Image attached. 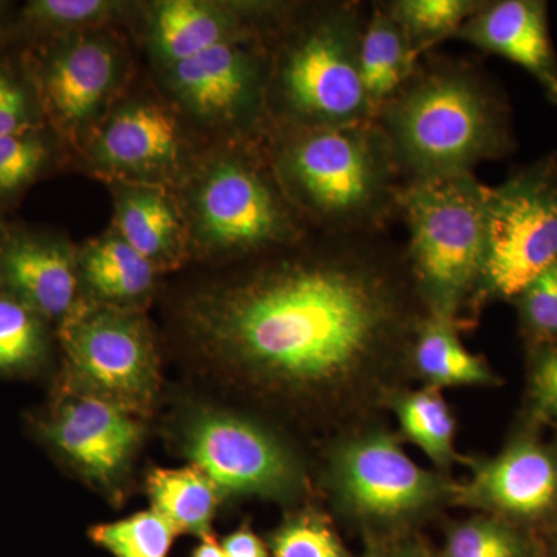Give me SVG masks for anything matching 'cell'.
Masks as SVG:
<instances>
[{"mask_svg":"<svg viewBox=\"0 0 557 557\" xmlns=\"http://www.w3.org/2000/svg\"><path fill=\"white\" fill-rule=\"evenodd\" d=\"M194 306L193 329L251 386L313 410L333 438L380 420L408 387L426 317L405 247L379 236L309 234L248 260Z\"/></svg>","mask_w":557,"mask_h":557,"instance_id":"cell-1","label":"cell"},{"mask_svg":"<svg viewBox=\"0 0 557 557\" xmlns=\"http://www.w3.org/2000/svg\"><path fill=\"white\" fill-rule=\"evenodd\" d=\"M376 123L403 183L474 174L516 146L504 94L474 62L426 54Z\"/></svg>","mask_w":557,"mask_h":557,"instance_id":"cell-2","label":"cell"},{"mask_svg":"<svg viewBox=\"0 0 557 557\" xmlns=\"http://www.w3.org/2000/svg\"><path fill=\"white\" fill-rule=\"evenodd\" d=\"M265 150L278 186L310 231L379 236L398 218L403 178L376 121L270 131Z\"/></svg>","mask_w":557,"mask_h":557,"instance_id":"cell-3","label":"cell"},{"mask_svg":"<svg viewBox=\"0 0 557 557\" xmlns=\"http://www.w3.org/2000/svg\"><path fill=\"white\" fill-rule=\"evenodd\" d=\"M368 13L355 0L293 3L269 40L270 131L375 121L359 73Z\"/></svg>","mask_w":557,"mask_h":557,"instance_id":"cell-4","label":"cell"},{"mask_svg":"<svg viewBox=\"0 0 557 557\" xmlns=\"http://www.w3.org/2000/svg\"><path fill=\"white\" fill-rule=\"evenodd\" d=\"M485 185L474 174L403 183L406 262L431 317L469 329L479 318L485 265Z\"/></svg>","mask_w":557,"mask_h":557,"instance_id":"cell-5","label":"cell"},{"mask_svg":"<svg viewBox=\"0 0 557 557\" xmlns=\"http://www.w3.org/2000/svg\"><path fill=\"white\" fill-rule=\"evenodd\" d=\"M183 208L190 249L215 259H258L311 233L278 186L265 141H228L190 175Z\"/></svg>","mask_w":557,"mask_h":557,"instance_id":"cell-6","label":"cell"},{"mask_svg":"<svg viewBox=\"0 0 557 557\" xmlns=\"http://www.w3.org/2000/svg\"><path fill=\"white\" fill-rule=\"evenodd\" d=\"M324 483L341 518L391 542L456 504L457 482L449 472L416 463L401 435L381 420L330 442Z\"/></svg>","mask_w":557,"mask_h":557,"instance_id":"cell-7","label":"cell"},{"mask_svg":"<svg viewBox=\"0 0 557 557\" xmlns=\"http://www.w3.org/2000/svg\"><path fill=\"white\" fill-rule=\"evenodd\" d=\"M486 249L480 310L512 302L542 271L557 262V153L512 171L486 186Z\"/></svg>","mask_w":557,"mask_h":557,"instance_id":"cell-8","label":"cell"},{"mask_svg":"<svg viewBox=\"0 0 557 557\" xmlns=\"http://www.w3.org/2000/svg\"><path fill=\"white\" fill-rule=\"evenodd\" d=\"M70 391L109 399L129 412L148 409L159 359L148 322L134 307L83 304L60 324Z\"/></svg>","mask_w":557,"mask_h":557,"instance_id":"cell-9","label":"cell"},{"mask_svg":"<svg viewBox=\"0 0 557 557\" xmlns=\"http://www.w3.org/2000/svg\"><path fill=\"white\" fill-rule=\"evenodd\" d=\"M21 50L47 127L61 146L83 150L123 86L120 44L98 28Z\"/></svg>","mask_w":557,"mask_h":557,"instance_id":"cell-10","label":"cell"},{"mask_svg":"<svg viewBox=\"0 0 557 557\" xmlns=\"http://www.w3.org/2000/svg\"><path fill=\"white\" fill-rule=\"evenodd\" d=\"M185 453L222 497L292 502L307 490V472L298 454L251 418L201 413L186 431Z\"/></svg>","mask_w":557,"mask_h":557,"instance_id":"cell-11","label":"cell"},{"mask_svg":"<svg viewBox=\"0 0 557 557\" xmlns=\"http://www.w3.org/2000/svg\"><path fill=\"white\" fill-rule=\"evenodd\" d=\"M269 40H234L164 67L171 94L194 119L225 132L228 141H265Z\"/></svg>","mask_w":557,"mask_h":557,"instance_id":"cell-12","label":"cell"},{"mask_svg":"<svg viewBox=\"0 0 557 557\" xmlns=\"http://www.w3.org/2000/svg\"><path fill=\"white\" fill-rule=\"evenodd\" d=\"M468 479L457 482L456 507L494 516L536 534L557 527V443L523 421L493 457L463 458Z\"/></svg>","mask_w":557,"mask_h":557,"instance_id":"cell-13","label":"cell"},{"mask_svg":"<svg viewBox=\"0 0 557 557\" xmlns=\"http://www.w3.org/2000/svg\"><path fill=\"white\" fill-rule=\"evenodd\" d=\"M84 148L91 168L112 183L166 186L185 168V132L172 109L157 101L112 110Z\"/></svg>","mask_w":557,"mask_h":557,"instance_id":"cell-14","label":"cell"},{"mask_svg":"<svg viewBox=\"0 0 557 557\" xmlns=\"http://www.w3.org/2000/svg\"><path fill=\"white\" fill-rule=\"evenodd\" d=\"M32 429L51 453L104 485L123 474L141 438L129 410L72 391L36 417Z\"/></svg>","mask_w":557,"mask_h":557,"instance_id":"cell-15","label":"cell"},{"mask_svg":"<svg viewBox=\"0 0 557 557\" xmlns=\"http://www.w3.org/2000/svg\"><path fill=\"white\" fill-rule=\"evenodd\" d=\"M293 3L161 0L150 5L148 44L163 67L234 40L270 39Z\"/></svg>","mask_w":557,"mask_h":557,"instance_id":"cell-16","label":"cell"},{"mask_svg":"<svg viewBox=\"0 0 557 557\" xmlns=\"http://www.w3.org/2000/svg\"><path fill=\"white\" fill-rule=\"evenodd\" d=\"M78 256L61 237L7 230L0 242V293L61 324L79 302Z\"/></svg>","mask_w":557,"mask_h":557,"instance_id":"cell-17","label":"cell"},{"mask_svg":"<svg viewBox=\"0 0 557 557\" xmlns=\"http://www.w3.org/2000/svg\"><path fill=\"white\" fill-rule=\"evenodd\" d=\"M454 39L519 65L557 106V53L544 0H483Z\"/></svg>","mask_w":557,"mask_h":557,"instance_id":"cell-18","label":"cell"},{"mask_svg":"<svg viewBox=\"0 0 557 557\" xmlns=\"http://www.w3.org/2000/svg\"><path fill=\"white\" fill-rule=\"evenodd\" d=\"M113 233L156 270L177 267L189 255L188 218L168 186L112 183Z\"/></svg>","mask_w":557,"mask_h":557,"instance_id":"cell-19","label":"cell"},{"mask_svg":"<svg viewBox=\"0 0 557 557\" xmlns=\"http://www.w3.org/2000/svg\"><path fill=\"white\" fill-rule=\"evenodd\" d=\"M460 333L454 322L426 314L410 347V379L437 391L500 386V376L485 358L465 347Z\"/></svg>","mask_w":557,"mask_h":557,"instance_id":"cell-20","label":"cell"},{"mask_svg":"<svg viewBox=\"0 0 557 557\" xmlns=\"http://www.w3.org/2000/svg\"><path fill=\"white\" fill-rule=\"evenodd\" d=\"M418 62L397 22L373 2L359 42V73L373 120L412 78Z\"/></svg>","mask_w":557,"mask_h":557,"instance_id":"cell-21","label":"cell"},{"mask_svg":"<svg viewBox=\"0 0 557 557\" xmlns=\"http://www.w3.org/2000/svg\"><path fill=\"white\" fill-rule=\"evenodd\" d=\"M76 256L79 278L97 302L129 307L126 304L143 298L153 287L156 267L113 231L90 240Z\"/></svg>","mask_w":557,"mask_h":557,"instance_id":"cell-22","label":"cell"},{"mask_svg":"<svg viewBox=\"0 0 557 557\" xmlns=\"http://www.w3.org/2000/svg\"><path fill=\"white\" fill-rule=\"evenodd\" d=\"M403 442L412 443L442 472L463 461L456 449L457 420L442 391L403 387L387 403Z\"/></svg>","mask_w":557,"mask_h":557,"instance_id":"cell-23","label":"cell"},{"mask_svg":"<svg viewBox=\"0 0 557 557\" xmlns=\"http://www.w3.org/2000/svg\"><path fill=\"white\" fill-rule=\"evenodd\" d=\"M153 511L168 520L177 533L209 536L222 496L218 487L196 467L153 469L148 478Z\"/></svg>","mask_w":557,"mask_h":557,"instance_id":"cell-24","label":"cell"},{"mask_svg":"<svg viewBox=\"0 0 557 557\" xmlns=\"http://www.w3.org/2000/svg\"><path fill=\"white\" fill-rule=\"evenodd\" d=\"M123 7L109 0H32L11 24L10 46L25 49L75 33L98 30Z\"/></svg>","mask_w":557,"mask_h":557,"instance_id":"cell-25","label":"cell"},{"mask_svg":"<svg viewBox=\"0 0 557 557\" xmlns=\"http://www.w3.org/2000/svg\"><path fill=\"white\" fill-rule=\"evenodd\" d=\"M421 60L456 33L483 5V0H387L381 2Z\"/></svg>","mask_w":557,"mask_h":557,"instance_id":"cell-26","label":"cell"},{"mask_svg":"<svg viewBox=\"0 0 557 557\" xmlns=\"http://www.w3.org/2000/svg\"><path fill=\"white\" fill-rule=\"evenodd\" d=\"M49 357V321L0 293V376L39 372Z\"/></svg>","mask_w":557,"mask_h":557,"instance_id":"cell-27","label":"cell"},{"mask_svg":"<svg viewBox=\"0 0 557 557\" xmlns=\"http://www.w3.org/2000/svg\"><path fill=\"white\" fill-rule=\"evenodd\" d=\"M442 557H545V549L536 534L480 512L448 528Z\"/></svg>","mask_w":557,"mask_h":557,"instance_id":"cell-28","label":"cell"},{"mask_svg":"<svg viewBox=\"0 0 557 557\" xmlns=\"http://www.w3.org/2000/svg\"><path fill=\"white\" fill-rule=\"evenodd\" d=\"M60 141L47 126L0 137V209L53 168Z\"/></svg>","mask_w":557,"mask_h":557,"instance_id":"cell-29","label":"cell"},{"mask_svg":"<svg viewBox=\"0 0 557 557\" xmlns=\"http://www.w3.org/2000/svg\"><path fill=\"white\" fill-rule=\"evenodd\" d=\"M177 534L153 509L100 523L89 531L91 541L113 557H168Z\"/></svg>","mask_w":557,"mask_h":557,"instance_id":"cell-30","label":"cell"},{"mask_svg":"<svg viewBox=\"0 0 557 557\" xmlns=\"http://www.w3.org/2000/svg\"><path fill=\"white\" fill-rule=\"evenodd\" d=\"M7 47L0 49V137L47 126L24 53Z\"/></svg>","mask_w":557,"mask_h":557,"instance_id":"cell-31","label":"cell"},{"mask_svg":"<svg viewBox=\"0 0 557 557\" xmlns=\"http://www.w3.org/2000/svg\"><path fill=\"white\" fill-rule=\"evenodd\" d=\"M527 350L557 343V262L542 271L512 300Z\"/></svg>","mask_w":557,"mask_h":557,"instance_id":"cell-32","label":"cell"},{"mask_svg":"<svg viewBox=\"0 0 557 557\" xmlns=\"http://www.w3.org/2000/svg\"><path fill=\"white\" fill-rule=\"evenodd\" d=\"M270 548L271 557H350L332 523L313 509L285 520Z\"/></svg>","mask_w":557,"mask_h":557,"instance_id":"cell-33","label":"cell"},{"mask_svg":"<svg viewBox=\"0 0 557 557\" xmlns=\"http://www.w3.org/2000/svg\"><path fill=\"white\" fill-rule=\"evenodd\" d=\"M528 351L525 418L534 428L557 435V343Z\"/></svg>","mask_w":557,"mask_h":557,"instance_id":"cell-34","label":"cell"},{"mask_svg":"<svg viewBox=\"0 0 557 557\" xmlns=\"http://www.w3.org/2000/svg\"><path fill=\"white\" fill-rule=\"evenodd\" d=\"M222 548L226 557H270L265 542L247 525L223 539Z\"/></svg>","mask_w":557,"mask_h":557,"instance_id":"cell-35","label":"cell"},{"mask_svg":"<svg viewBox=\"0 0 557 557\" xmlns=\"http://www.w3.org/2000/svg\"><path fill=\"white\" fill-rule=\"evenodd\" d=\"M383 557H442L437 555L423 539L405 536L397 541L388 542L386 552H379Z\"/></svg>","mask_w":557,"mask_h":557,"instance_id":"cell-36","label":"cell"},{"mask_svg":"<svg viewBox=\"0 0 557 557\" xmlns=\"http://www.w3.org/2000/svg\"><path fill=\"white\" fill-rule=\"evenodd\" d=\"M193 557H226L223 552L222 544H219L214 537L209 536L201 539L199 547L194 549Z\"/></svg>","mask_w":557,"mask_h":557,"instance_id":"cell-37","label":"cell"},{"mask_svg":"<svg viewBox=\"0 0 557 557\" xmlns=\"http://www.w3.org/2000/svg\"><path fill=\"white\" fill-rule=\"evenodd\" d=\"M9 3L0 2V49L10 46V30L13 20L9 17Z\"/></svg>","mask_w":557,"mask_h":557,"instance_id":"cell-38","label":"cell"},{"mask_svg":"<svg viewBox=\"0 0 557 557\" xmlns=\"http://www.w3.org/2000/svg\"><path fill=\"white\" fill-rule=\"evenodd\" d=\"M553 534V542H552V555L549 557H557V527L553 528L552 530Z\"/></svg>","mask_w":557,"mask_h":557,"instance_id":"cell-39","label":"cell"},{"mask_svg":"<svg viewBox=\"0 0 557 557\" xmlns=\"http://www.w3.org/2000/svg\"><path fill=\"white\" fill-rule=\"evenodd\" d=\"M7 230H9V225H7L5 220H3L2 214H0V242L5 237Z\"/></svg>","mask_w":557,"mask_h":557,"instance_id":"cell-40","label":"cell"},{"mask_svg":"<svg viewBox=\"0 0 557 557\" xmlns=\"http://www.w3.org/2000/svg\"><path fill=\"white\" fill-rule=\"evenodd\" d=\"M372 557H383V556H381L379 552H375V553H373Z\"/></svg>","mask_w":557,"mask_h":557,"instance_id":"cell-41","label":"cell"}]
</instances>
